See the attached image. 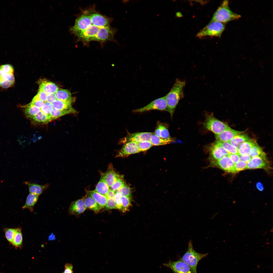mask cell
I'll use <instances>...</instances> for the list:
<instances>
[{
	"mask_svg": "<svg viewBox=\"0 0 273 273\" xmlns=\"http://www.w3.org/2000/svg\"><path fill=\"white\" fill-rule=\"evenodd\" d=\"M235 164L228 156L210 164V166H217L222 170L228 172L235 173Z\"/></svg>",
	"mask_w": 273,
	"mask_h": 273,
	"instance_id": "cell-11",
	"label": "cell"
},
{
	"mask_svg": "<svg viewBox=\"0 0 273 273\" xmlns=\"http://www.w3.org/2000/svg\"><path fill=\"white\" fill-rule=\"evenodd\" d=\"M208 254V253L201 254L196 252L190 240L189 242L187 250L180 260L189 265L194 273H197V266L199 261Z\"/></svg>",
	"mask_w": 273,
	"mask_h": 273,
	"instance_id": "cell-4",
	"label": "cell"
},
{
	"mask_svg": "<svg viewBox=\"0 0 273 273\" xmlns=\"http://www.w3.org/2000/svg\"><path fill=\"white\" fill-rule=\"evenodd\" d=\"M126 184L123 178H121L117 180L110 187V189L116 193Z\"/></svg>",
	"mask_w": 273,
	"mask_h": 273,
	"instance_id": "cell-38",
	"label": "cell"
},
{
	"mask_svg": "<svg viewBox=\"0 0 273 273\" xmlns=\"http://www.w3.org/2000/svg\"><path fill=\"white\" fill-rule=\"evenodd\" d=\"M131 197L122 196V211L124 212L128 210L131 205Z\"/></svg>",
	"mask_w": 273,
	"mask_h": 273,
	"instance_id": "cell-40",
	"label": "cell"
},
{
	"mask_svg": "<svg viewBox=\"0 0 273 273\" xmlns=\"http://www.w3.org/2000/svg\"><path fill=\"white\" fill-rule=\"evenodd\" d=\"M105 207L107 209H118L114 198H107Z\"/></svg>",
	"mask_w": 273,
	"mask_h": 273,
	"instance_id": "cell-43",
	"label": "cell"
},
{
	"mask_svg": "<svg viewBox=\"0 0 273 273\" xmlns=\"http://www.w3.org/2000/svg\"><path fill=\"white\" fill-rule=\"evenodd\" d=\"M101 177L109 187L117 180L123 177V176L117 173L111 167L109 168L107 171L102 175Z\"/></svg>",
	"mask_w": 273,
	"mask_h": 273,
	"instance_id": "cell-17",
	"label": "cell"
},
{
	"mask_svg": "<svg viewBox=\"0 0 273 273\" xmlns=\"http://www.w3.org/2000/svg\"><path fill=\"white\" fill-rule=\"evenodd\" d=\"M88 193V194L94 199L101 209L105 207L107 200L105 196L99 193L95 190L90 191Z\"/></svg>",
	"mask_w": 273,
	"mask_h": 273,
	"instance_id": "cell-21",
	"label": "cell"
},
{
	"mask_svg": "<svg viewBox=\"0 0 273 273\" xmlns=\"http://www.w3.org/2000/svg\"><path fill=\"white\" fill-rule=\"evenodd\" d=\"M51 103L46 102L44 103L43 107L41 108V111L51 118V114L53 109Z\"/></svg>",
	"mask_w": 273,
	"mask_h": 273,
	"instance_id": "cell-39",
	"label": "cell"
},
{
	"mask_svg": "<svg viewBox=\"0 0 273 273\" xmlns=\"http://www.w3.org/2000/svg\"><path fill=\"white\" fill-rule=\"evenodd\" d=\"M225 27V24L216 21H210L197 33L196 36L199 38L207 36L220 37Z\"/></svg>",
	"mask_w": 273,
	"mask_h": 273,
	"instance_id": "cell-5",
	"label": "cell"
},
{
	"mask_svg": "<svg viewBox=\"0 0 273 273\" xmlns=\"http://www.w3.org/2000/svg\"><path fill=\"white\" fill-rule=\"evenodd\" d=\"M154 134L157 136L165 139L171 138L167 128L164 124L158 123L154 131Z\"/></svg>",
	"mask_w": 273,
	"mask_h": 273,
	"instance_id": "cell-24",
	"label": "cell"
},
{
	"mask_svg": "<svg viewBox=\"0 0 273 273\" xmlns=\"http://www.w3.org/2000/svg\"><path fill=\"white\" fill-rule=\"evenodd\" d=\"M174 141V139L172 137L168 139H165L159 137L153 133L150 142L153 146H160L165 145L171 143Z\"/></svg>",
	"mask_w": 273,
	"mask_h": 273,
	"instance_id": "cell-25",
	"label": "cell"
},
{
	"mask_svg": "<svg viewBox=\"0 0 273 273\" xmlns=\"http://www.w3.org/2000/svg\"><path fill=\"white\" fill-rule=\"evenodd\" d=\"M163 265L171 269L174 273H194L190 267L183 261H170Z\"/></svg>",
	"mask_w": 273,
	"mask_h": 273,
	"instance_id": "cell-9",
	"label": "cell"
},
{
	"mask_svg": "<svg viewBox=\"0 0 273 273\" xmlns=\"http://www.w3.org/2000/svg\"><path fill=\"white\" fill-rule=\"evenodd\" d=\"M153 133L151 132H139L129 134L121 140V143L132 142L137 144L144 141H150Z\"/></svg>",
	"mask_w": 273,
	"mask_h": 273,
	"instance_id": "cell-10",
	"label": "cell"
},
{
	"mask_svg": "<svg viewBox=\"0 0 273 273\" xmlns=\"http://www.w3.org/2000/svg\"><path fill=\"white\" fill-rule=\"evenodd\" d=\"M83 199L86 208L92 210L96 213L99 212L101 209L94 199L88 194Z\"/></svg>",
	"mask_w": 273,
	"mask_h": 273,
	"instance_id": "cell-22",
	"label": "cell"
},
{
	"mask_svg": "<svg viewBox=\"0 0 273 273\" xmlns=\"http://www.w3.org/2000/svg\"><path fill=\"white\" fill-rule=\"evenodd\" d=\"M122 196L119 192L115 193L114 199L118 209L122 211Z\"/></svg>",
	"mask_w": 273,
	"mask_h": 273,
	"instance_id": "cell-44",
	"label": "cell"
},
{
	"mask_svg": "<svg viewBox=\"0 0 273 273\" xmlns=\"http://www.w3.org/2000/svg\"><path fill=\"white\" fill-rule=\"evenodd\" d=\"M72 103L63 102L58 99L52 103L54 108L60 110H67L73 108L71 106Z\"/></svg>",
	"mask_w": 273,
	"mask_h": 273,
	"instance_id": "cell-32",
	"label": "cell"
},
{
	"mask_svg": "<svg viewBox=\"0 0 273 273\" xmlns=\"http://www.w3.org/2000/svg\"><path fill=\"white\" fill-rule=\"evenodd\" d=\"M186 81L176 79L170 92L165 96L168 110L171 117L180 99L184 96V89Z\"/></svg>",
	"mask_w": 273,
	"mask_h": 273,
	"instance_id": "cell-2",
	"label": "cell"
},
{
	"mask_svg": "<svg viewBox=\"0 0 273 273\" xmlns=\"http://www.w3.org/2000/svg\"><path fill=\"white\" fill-rule=\"evenodd\" d=\"M109 188L104 179L101 176L95 190L99 193L105 196L110 189Z\"/></svg>",
	"mask_w": 273,
	"mask_h": 273,
	"instance_id": "cell-30",
	"label": "cell"
},
{
	"mask_svg": "<svg viewBox=\"0 0 273 273\" xmlns=\"http://www.w3.org/2000/svg\"><path fill=\"white\" fill-rule=\"evenodd\" d=\"M251 140L250 138L246 134L242 133L235 136L229 142L238 148L242 143Z\"/></svg>",
	"mask_w": 273,
	"mask_h": 273,
	"instance_id": "cell-28",
	"label": "cell"
},
{
	"mask_svg": "<svg viewBox=\"0 0 273 273\" xmlns=\"http://www.w3.org/2000/svg\"><path fill=\"white\" fill-rule=\"evenodd\" d=\"M14 69L13 67L9 64L0 66V87L7 89L12 87L15 83Z\"/></svg>",
	"mask_w": 273,
	"mask_h": 273,
	"instance_id": "cell-6",
	"label": "cell"
},
{
	"mask_svg": "<svg viewBox=\"0 0 273 273\" xmlns=\"http://www.w3.org/2000/svg\"><path fill=\"white\" fill-rule=\"evenodd\" d=\"M83 199L73 201L71 203L69 212L71 215H78L83 213L86 210Z\"/></svg>",
	"mask_w": 273,
	"mask_h": 273,
	"instance_id": "cell-16",
	"label": "cell"
},
{
	"mask_svg": "<svg viewBox=\"0 0 273 273\" xmlns=\"http://www.w3.org/2000/svg\"><path fill=\"white\" fill-rule=\"evenodd\" d=\"M248 154L251 158L257 156L265 157L262 150L256 143L252 148Z\"/></svg>",
	"mask_w": 273,
	"mask_h": 273,
	"instance_id": "cell-35",
	"label": "cell"
},
{
	"mask_svg": "<svg viewBox=\"0 0 273 273\" xmlns=\"http://www.w3.org/2000/svg\"><path fill=\"white\" fill-rule=\"evenodd\" d=\"M229 156L235 164L240 161L239 155L238 154H229Z\"/></svg>",
	"mask_w": 273,
	"mask_h": 273,
	"instance_id": "cell-48",
	"label": "cell"
},
{
	"mask_svg": "<svg viewBox=\"0 0 273 273\" xmlns=\"http://www.w3.org/2000/svg\"><path fill=\"white\" fill-rule=\"evenodd\" d=\"M116 192L120 193L122 196L131 197V189L129 186L126 184Z\"/></svg>",
	"mask_w": 273,
	"mask_h": 273,
	"instance_id": "cell-37",
	"label": "cell"
},
{
	"mask_svg": "<svg viewBox=\"0 0 273 273\" xmlns=\"http://www.w3.org/2000/svg\"><path fill=\"white\" fill-rule=\"evenodd\" d=\"M115 193V192L110 189L105 196L107 198H114Z\"/></svg>",
	"mask_w": 273,
	"mask_h": 273,
	"instance_id": "cell-51",
	"label": "cell"
},
{
	"mask_svg": "<svg viewBox=\"0 0 273 273\" xmlns=\"http://www.w3.org/2000/svg\"><path fill=\"white\" fill-rule=\"evenodd\" d=\"M111 18L98 12L95 6L81 10L70 31L85 45L92 41L103 44L115 41L114 36L117 29L110 26Z\"/></svg>",
	"mask_w": 273,
	"mask_h": 273,
	"instance_id": "cell-1",
	"label": "cell"
},
{
	"mask_svg": "<svg viewBox=\"0 0 273 273\" xmlns=\"http://www.w3.org/2000/svg\"><path fill=\"white\" fill-rule=\"evenodd\" d=\"M256 144L252 140L242 143L237 148L239 154L240 155L248 154L252 148Z\"/></svg>",
	"mask_w": 273,
	"mask_h": 273,
	"instance_id": "cell-26",
	"label": "cell"
},
{
	"mask_svg": "<svg viewBox=\"0 0 273 273\" xmlns=\"http://www.w3.org/2000/svg\"><path fill=\"white\" fill-rule=\"evenodd\" d=\"M240 161H242L246 162L247 164L249 162L252 158L248 154L243 155H240Z\"/></svg>",
	"mask_w": 273,
	"mask_h": 273,
	"instance_id": "cell-50",
	"label": "cell"
},
{
	"mask_svg": "<svg viewBox=\"0 0 273 273\" xmlns=\"http://www.w3.org/2000/svg\"><path fill=\"white\" fill-rule=\"evenodd\" d=\"M137 144L132 142H128L124 144L121 149L118 151L116 157H123L140 152Z\"/></svg>",
	"mask_w": 273,
	"mask_h": 273,
	"instance_id": "cell-13",
	"label": "cell"
},
{
	"mask_svg": "<svg viewBox=\"0 0 273 273\" xmlns=\"http://www.w3.org/2000/svg\"><path fill=\"white\" fill-rule=\"evenodd\" d=\"M77 111L73 108L67 110H60L53 108L51 114V119L53 120L70 113H75Z\"/></svg>",
	"mask_w": 273,
	"mask_h": 273,
	"instance_id": "cell-27",
	"label": "cell"
},
{
	"mask_svg": "<svg viewBox=\"0 0 273 273\" xmlns=\"http://www.w3.org/2000/svg\"><path fill=\"white\" fill-rule=\"evenodd\" d=\"M265 157L257 156L252 158L247 164V169H254L265 168L267 164Z\"/></svg>",
	"mask_w": 273,
	"mask_h": 273,
	"instance_id": "cell-19",
	"label": "cell"
},
{
	"mask_svg": "<svg viewBox=\"0 0 273 273\" xmlns=\"http://www.w3.org/2000/svg\"><path fill=\"white\" fill-rule=\"evenodd\" d=\"M257 188L259 190H263V185L260 183L259 182L256 185Z\"/></svg>",
	"mask_w": 273,
	"mask_h": 273,
	"instance_id": "cell-52",
	"label": "cell"
},
{
	"mask_svg": "<svg viewBox=\"0 0 273 273\" xmlns=\"http://www.w3.org/2000/svg\"><path fill=\"white\" fill-rule=\"evenodd\" d=\"M235 172H239L247 169V164L241 161L235 164Z\"/></svg>",
	"mask_w": 273,
	"mask_h": 273,
	"instance_id": "cell-42",
	"label": "cell"
},
{
	"mask_svg": "<svg viewBox=\"0 0 273 273\" xmlns=\"http://www.w3.org/2000/svg\"><path fill=\"white\" fill-rule=\"evenodd\" d=\"M228 0H225L214 13L211 21H216L223 23L237 20L240 18V15L233 12L229 6Z\"/></svg>",
	"mask_w": 273,
	"mask_h": 273,
	"instance_id": "cell-3",
	"label": "cell"
},
{
	"mask_svg": "<svg viewBox=\"0 0 273 273\" xmlns=\"http://www.w3.org/2000/svg\"><path fill=\"white\" fill-rule=\"evenodd\" d=\"M39 90L43 91L47 94H55L58 89V86L54 83L45 79L38 81Z\"/></svg>",
	"mask_w": 273,
	"mask_h": 273,
	"instance_id": "cell-15",
	"label": "cell"
},
{
	"mask_svg": "<svg viewBox=\"0 0 273 273\" xmlns=\"http://www.w3.org/2000/svg\"><path fill=\"white\" fill-rule=\"evenodd\" d=\"M44 103L40 100L36 99L34 97L32 102L29 104L30 105L34 106L40 108L43 107Z\"/></svg>",
	"mask_w": 273,
	"mask_h": 273,
	"instance_id": "cell-45",
	"label": "cell"
},
{
	"mask_svg": "<svg viewBox=\"0 0 273 273\" xmlns=\"http://www.w3.org/2000/svg\"><path fill=\"white\" fill-rule=\"evenodd\" d=\"M57 99L55 94H47V102L51 103Z\"/></svg>",
	"mask_w": 273,
	"mask_h": 273,
	"instance_id": "cell-49",
	"label": "cell"
},
{
	"mask_svg": "<svg viewBox=\"0 0 273 273\" xmlns=\"http://www.w3.org/2000/svg\"><path fill=\"white\" fill-rule=\"evenodd\" d=\"M35 96L37 99L44 103L47 101V94L43 91L39 90L37 94Z\"/></svg>",
	"mask_w": 273,
	"mask_h": 273,
	"instance_id": "cell-46",
	"label": "cell"
},
{
	"mask_svg": "<svg viewBox=\"0 0 273 273\" xmlns=\"http://www.w3.org/2000/svg\"><path fill=\"white\" fill-rule=\"evenodd\" d=\"M216 142L229 153L239 154L237 148L232 145L229 142H222L218 140H216Z\"/></svg>",
	"mask_w": 273,
	"mask_h": 273,
	"instance_id": "cell-31",
	"label": "cell"
},
{
	"mask_svg": "<svg viewBox=\"0 0 273 273\" xmlns=\"http://www.w3.org/2000/svg\"><path fill=\"white\" fill-rule=\"evenodd\" d=\"M57 99L72 103L75 99L72 97L70 92L67 90L60 89L55 93Z\"/></svg>",
	"mask_w": 273,
	"mask_h": 273,
	"instance_id": "cell-20",
	"label": "cell"
},
{
	"mask_svg": "<svg viewBox=\"0 0 273 273\" xmlns=\"http://www.w3.org/2000/svg\"><path fill=\"white\" fill-rule=\"evenodd\" d=\"M22 243V236L20 228L16 229V233L13 239L12 244L15 247H21Z\"/></svg>",
	"mask_w": 273,
	"mask_h": 273,
	"instance_id": "cell-34",
	"label": "cell"
},
{
	"mask_svg": "<svg viewBox=\"0 0 273 273\" xmlns=\"http://www.w3.org/2000/svg\"><path fill=\"white\" fill-rule=\"evenodd\" d=\"M137 144L140 152L146 151L149 149L153 146L150 141H144Z\"/></svg>",
	"mask_w": 273,
	"mask_h": 273,
	"instance_id": "cell-41",
	"label": "cell"
},
{
	"mask_svg": "<svg viewBox=\"0 0 273 273\" xmlns=\"http://www.w3.org/2000/svg\"><path fill=\"white\" fill-rule=\"evenodd\" d=\"M25 184L28 187L30 193L39 196L48 188L50 184L40 185L33 182L26 181Z\"/></svg>",
	"mask_w": 273,
	"mask_h": 273,
	"instance_id": "cell-18",
	"label": "cell"
},
{
	"mask_svg": "<svg viewBox=\"0 0 273 273\" xmlns=\"http://www.w3.org/2000/svg\"><path fill=\"white\" fill-rule=\"evenodd\" d=\"M243 132L230 128L219 134H215V135L217 140L229 142L236 135L242 133Z\"/></svg>",
	"mask_w": 273,
	"mask_h": 273,
	"instance_id": "cell-14",
	"label": "cell"
},
{
	"mask_svg": "<svg viewBox=\"0 0 273 273\" xmlns=\"http://www.w3.org/2000/svg\"><path fill=\"white\" fill-rule=\"evenodd\" d=\"M203 124L206 128L215 134H219L230 128L227 124L217 119L212 115L207 117Z\"/></svg>",
	"mask_w": 273,
	"mask_h": 273,
	"instance_id": "cell-7",
	"label": "cell"
},
{
	"mask_svg": "<svg viewBox=\"0 0 273 273\" xmlns=\"http://www.w3.org/2000/svg\"><path fill=\"white\" fill-rule=\"evenodd\" d=\"M38 196L30 193L28 195L25 203L22 207L24 209H29L31 212H33V207L37 201Z\"/></svg>",
	"mask_w": 273,
	"mask_h": 273,
	"instance_id": "cell-23",
	"label": "cell"
},
{
	"mask_svg": "<svg viewBox=\"0 0 273 273\" xmlns=\"http://www.w3.org/2000/svg\"><path fill=\"white\" fill-rule=\"evenodd\" d=\"M24 108V111L27 117L31 119L41 111V109L29 104L22 106Z\"/></svg>",
	"mask_w": 273,
	"mask_h": 273,
	"instance_id": "cell-29",
	"label": "cell"
},
{
	"mask_svg": "<svg viewBox=\"0 0 273 273\" xmlns=\"http://www.w3.org/2000/svg\"><path fill=\"white\" fill-rule=\"evenodd\" d=\"M167 111L168 108L165 96L155 99L142 107L133 110V112H141L152 110Z\"/></svg>",
	"mask_w": 273,
	"mask_h": 273,
	"instance_id": "cell-8",
	"label": "cell"
},
{
	"mask_svg": "<svg viewBox=\"0 0 273 273\" xmlns=\"http://www.w3.org/2000/svg\"><path fill=\"white\" fill-rule=\"evenodd\" d=\"M73 265L70 263H66L64 265V270L62 273H73Z\"/></svg>",
	"mask_w": 273,
	"mask_h": 273,
	"instance_id": "cell-47",
	"label": "cell"
},
{
	"mask_svg": "<svg viewBox=\"0 0 273 273\" xmlns=\"http://www.w3.org/2000/svg\"><path fill=\"white\" fill-rule=\"evenodd\" d=\"M209 150L210 163L229 154L216 141L210 147Z\"/></svg>",
	"mask_w": 273,
	"mask_h": 273,
	"instance_id": "cell-12",
	"label": "cell"
},
{
	"mask_svg": "<svg viewBox=\"0 0 273 273\" xmlns=\"http://www.w3.org/2000/svg\"><path fill=\"white\" fill-rule=\"evenodd\" d=\"M16 229L7 228L5 230L6 237L8 241L12 244L16 233Z\"/></svg>",
	"mask_w": 273,
	"mask_h": 273,
	"instance_id": "cell-36",
	"label": "cell"
},
{
	"mask_svg": "<svg viewBox=\"0 0 273 273\" xmlns=\"http://www.w3.org/2000/svg\"><path fill=\"white\" fill-rule=\"evenodd\" d=\"M31 119L37 122L44 124L48 123L51 120L50 117L41 111Z\"/></svg>",
	"mask_w": 273,
	"mask_h": 273,
	"instance_id": "cell-33",
	"label": "cell"
}]
</instances>
